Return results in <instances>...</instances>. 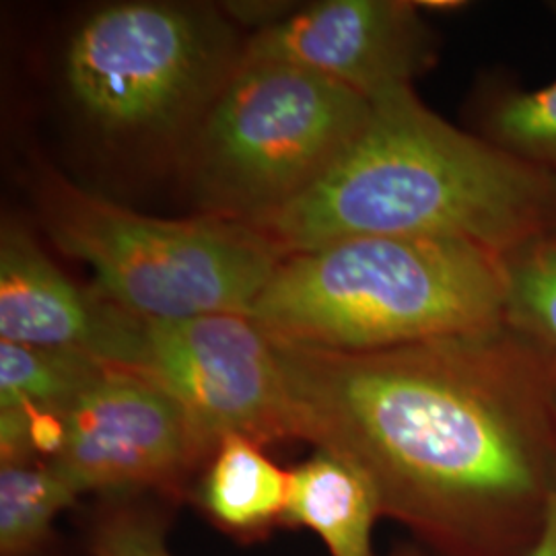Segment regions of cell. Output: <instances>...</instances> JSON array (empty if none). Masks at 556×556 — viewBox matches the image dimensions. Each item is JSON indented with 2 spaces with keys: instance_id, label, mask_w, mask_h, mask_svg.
<instances>
[{
  "instance_id": "9a60e30c",
  "label": "cell",
  "mask_w": 556,
  "mask_h": 556,
  "mask_svg": "<svg viewBox=\"0 0 556 556\" xmlns=\"http://www.w3.org/2000/svg\"><path fill=\"white\" fill-rule=\"evenodd\" d=\"M503 326L556 369V229L501 256Z\"/></svg>"
},
{
  "instance_id": "5b68a950",
  "label": "cell",
  "mask_w": 556,
  "mask_h": 556,
  "mask_svg": "<svg viewBox=\"0 0 556 556\" xmlns=\"http://www.w3.org/2000/svg\"><path fill=\"white\" fill-rule=\"evenodd\" d=\"M371 101L280 62L238 60L181 147L204 215L254 223L305 194L363 130Z\"/></svg>"
},
{
  "instance_id": "9c48e42d",
  "label": "cell",
  "mask_w": 556,
  "mask_h": 556,
  "mask_svg": "<svg viewBox=\"0 0 556 556\" xmlns=\"http://www.w3.org/2000/svg\"><path fill=\"white\" fill-rule=\"evenodd\" d=\"M422 11V2L406 0L305 4L262 25L239 60L291 64L378 100L435 66L438 36Z\"/></svg>"
},
{
  "instance_id": "6da1fadb",
  "label": "cell",
  "mask_w": 556,
  "mask_h": 556,
  "mask_svg": "<svg viewBox=\"0 0 556 556\" xmlns=\"http://www.w3.org/2000/svg\"><path fill=\"white\" fill-rule=\"evenodd\" d=\"M273 340V338H270ZM295 439L438 556H523L556 493V369L509 328L369 353L273 340Z\"/></svg>"
},
{
  "instance_id": "ffe728a7",
  "label": "cell",
  "mask_w": 556,
  "mask_h": 556,
  "mask_svg": "<svg viewBox=\"0 0 556 556\" xmlns=\"http://www.w3.org/2000/svg\"><path fill=\"white\" fill-rule=\"evenodd\" d=\"M36 556H64V555H60L59 548H56V540H54V542H52V544H50V546H48V548H43V551H41V553H38V555H36Z\"/></svg>"
},
{
  "instance_id": "ac0fdd59",
  "label": "cell",
  "mask_w": 556,
  "mask_h": 556,
  "mask_svg": "<svg viewBox=\"0 0 556 556\" xmlns=\"http://www.w3.org/2000/svg\"><path fill=\"white\" fill-rule=\"evenodd\" d=\"M523 556H556V493L548 503V511L540 528V534Z\"/></svg>"
},
{
  "instance_id": "3957f363",
  "label": "cell",
  "mask_w": 556,
  "mask_h": 556,
  "mask_svg": "<svg viewBox=\"0 0 556 556\" xmlns=\"http://www.w3.org/2000/svg\"><path fill=\"white\" fill-rule=\"evenodd\" d=\"M250 318L278 342L369 353L503 326L501 256L472 243L363 236L278 262Z\"/></svg>"
},
{
  "instance_id": "30bf717a",
  "label": "cell",
  "mask_w": 556,
  "mask_h": 556,
  "mask_svg": "<svg viewBox=\"0 0 556 556\" xmlns=\"http://www.w3.org/2000/svg\"><path fill=\"white\" fill-rule=\"evenodd\" d=\"M140 319L66 277L21 225L0 229V340L132 369Z\"/></svg>"
},
{
  "instance_id": "7c38bea8",
  "label": "cell",
  "mask_w": 556,
  "mask_h": 556,
  "mask_svg": "<svg viewBox=\"0 0 556 556\" xmlns=\"http://www.w3.org/2000/svg\"><path fill=\"white\" fill-rule=\"evenodd\" d=\"M262 447L241 435L220 439L192 491L202 514L238 540L268 536L285 523L289 470Z\"/></svg>"
},
{
  "instance_id": "52a82bcc",
  "label": "cell",
  "mask_w": 556,
  "mask_h": 556,
  "mask_svg": "<svg viewBox=\"0 0 556 556\" xmlns=\"http://www.w3.org/2000/svg\"><path fill=\"white\" fill-rule=\"evenodd\" d=\"M215 443L153 379L110 367L64 413V439L50 464L80 495L192 497Z\"/></svg>"
},
{
  "instance_id": "8992f818",
  "label": "cell",
  "mask_w": 556,
  "mask_h": 556,
  "mask_svg": "<svg viewBox=\"0 0 556 556\" xmlns=\"http://www.w3.org/2000/svg\"><path fill=\"white\" fill-rule=\"evenodd\" d=\"M241 46L213 9L179 2H116L80 21L62 79L91 132L116 147L186 144Z\"/></svg>"
},
{
  "instance_id": "277c9868",
  "label": "cell",
  "mask_w": 556,
  "mask_h": 556,
  "mask_svg": "<svg viewBox=\"0 0 556 556\" xmlns=\"http://www.w3.org/2000/svg\"><path fill=\"white\" fill-rule=\"evenodd\" d=\"M31 192L54 245L91 268L101 298L144 321L248 316L285 258L245 223L149 217L50 167L34 174Z\"/></svg>"
},
{
  "instance_id": "4fadbf2b",
  "label": "cell",
  "mask_w": 556,
  "mask_h": 556,
  "mask_svg": "<svg viewBox=\"0 0 556 556\" xmlns=\"http://www.w3.org/2000/svg\"><path fill=\"white\" fill-rule=\"evenodd\" d=\"M83 497L50 462L0 464V556H36L54 542V521Z\"/></svg>"
},
{
  "instance_id": "e0dca14e",
  "label": "cell",
  "mask_w": 556,
  "mask_h": 556,
  "mask_svg": "<svg viewBox=\"0 0 556 556\" xmlns=\"http://www.w3.org/2000/svg\"><path fill=\"white\" fill-rule=\"evenodd\" d=\"M176 505L151 495L98 497L85 521L89 556H174L167 534Z\"/></svg>"
},
{
  "instance_id": "2e32d148",
  "label": "cell",
  "mask_w": 556,
  "mask_h": 556,
  "mask_svg": "<svg viewBox=\"0 0 556 556\" xmlns=\"http://www.w3.org/2000/svg\"><path fill=\"white\" fill-rule=\"evenodd\" d=\"M108 369L79 353L0 340V406L66 413Z\"/></svg>"
},
{
  "instance_id": "8fae6325",
  "label": "cell",
  "mask_w": 556,
  "mask_h": 556,
  "mask_svg": "<svg viewBox=\"0 0 556 556\" xmlns=\"http://www.w3.org/2000/svg\"><path fill=\"white\" fill-rule=\"evenodd\" d=\"M379 517L383 511L374 482L349 459L316 450L289 470L285 526L312 530L330 556H376Z\"/></svg>"
},
{
  "instance_id": "ba28073f",
  "label": "cell",
  "mask_w": 556,
  "mask_h": 556,
  "mask_svg": "<svg viewBox=\"0 0 556 556\" xmlns=\"http://www.w3.org/2000/svg\"><path fill=\"white\" fill-rule=\"evenodd\" d=\"M130 371L176 397L215 445L229 435L260 445L295 439L275 344L245 314L140 319Z\"/></svg>"
},
{
  "instance_id": "d6986e66",
  "label": "cell",
  "mask_w": 556,
  "mask_h": 556,
  "mask_svg": "<svg viewBox=\"0 0 556 556\" xmlns=\"http://www.w3.org/2000/svg\"><path fill=\"white\" fill-rule=\"evenodd\" d=\"M390 556H438L433 555L431 551L427 553V551H422V548H417V546H404V548H397Z\"/></svg>"
},
{
  "instance_id": "7a4b0ae2",
  "label": "cell",
  "mask_w": 556,
  "mask_h": 556,
  "mask_svg": "<svg viewBox=\"0 0 556 556\" xmlns=\"http://www.w3.org/2000/svg\"><path fill=\"white\" fill-rule=\"evenodd\" d=\"M250 227L282 256L363 236L452 239L503 256L556 229V179L402 87L371 101L326 176Z\"/></svg>"
},
{
  "instance_id": "5bb4252c",
  "label": "cell",
  "mask_w": 556,
  "mask_h": 556,
  "mask_svg": "<svg viewBox=\"0 0 556 556\" xmlns=\"http://www.w3.org/2000/svg\"><path fill=\"white\" fill-rule=\"evenodd\" d=\"M472 112L477 135L556 179V80L536 89L491 83Z\"/></svg>"
}]
</instances>
